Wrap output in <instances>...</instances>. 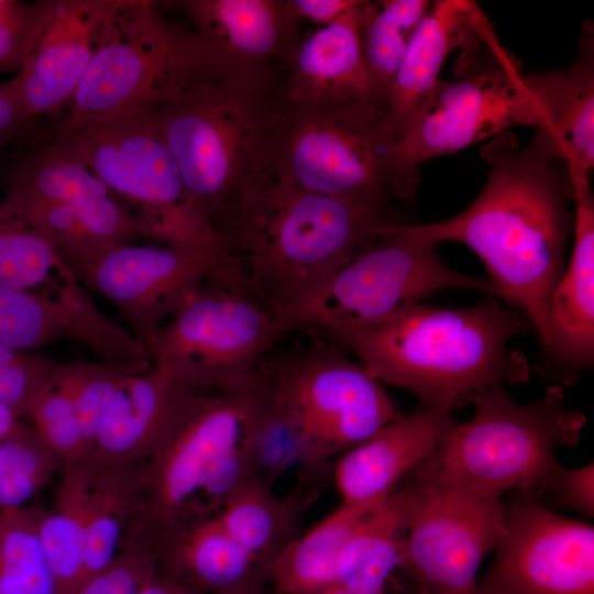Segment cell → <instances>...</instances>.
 Returning a JSON list of instances; mask_svg holds the SVG:
<instances>
[{"label":"cell","instance_id":"cell-19","mask_svg":"<svg viewBox=\"0 0 594 594\" xmlns=\"http://www.w3.org/2000/svg\"><path fill=\"white\" fill-rule=\"evenodd\" d=\"M194 31L229 72L276 76L300 40L288 0H183Z\"/></svg>","mask_w":594,"mask_h":594},{"label":"cell","instance_id":"cell-48","mask_svg":"<svg viewBox=\"0 0 594 594\" xmlns=\"http://www.w3.org/2000/svg\"><path fill=\"white\" fill-rule=\"evenodd\" d=\"M19 418L14 410L0 403V440L15 428Z\"/></svg>","mask_w":594,"mask_h":594},{"label":"cell","instance_id":"cell-32","mask_svg":"<svg viewBox=\"0 0 594 594\" xmlns=\"http://www.w3.org/2000/svg\"><path fill=\"white\" fill-rule=\"evenodd\" d=\"M110 194L89 167L59 139L16 170L2 205L22 208L73 202Z\"/></svg>","mask_w":594,"mask_h":594},{"label":"cell","instance_id":"cell-26","mask_svg":"<svg viewBox=\"0 0 594 594\" xmlns=\"http://www.w3.org/2000/svg\"><path fill=\"white\" fill-rule=\"evenodd\" d=\"M594 37L584 25L575 61L544 73L550 122L531 141L548 158L590 172L594 165Z\"/></svg>","mask_w":594,"mask_h":594},{"label":"cell","instance_id":"cell-21","mask_svg":"<svg viewBox=\"0 0 594 594\" xmlns=\"http://www.w3.org/2000/svg\"><path fill=\"white\" fill-rule=\"evenodd\" d=\"M473 1H435L417 29L391 86L386 112L375 128L385 148L400 135L414 112L439 80L447 56L455 48L476 45L492 30Z\"/></svg>","mask_w":594,"mask_h":594},{"label":"cell","instance_id":"cell-15","mask_svg":"<svg viewBox=\"0 0 594 594\" xmlns=\"http://www.w3.org/2000/svg\"><path fill=\"white\" fill-rule=\"evenodd\" d=\"M473 594H594V528L520 492Z\"/></svg>","mask_w":594,"mask_h":594},{"label":"cell","instance_id":"cell-33","mask_svg":"<svg viewBox=\"0 0 594 594\" xmlns=\"http://www.w3.org/2000/svg\"><path fill=\"white\" fill-rule=\"evenodd\" d=\"M57 278L48 297L64 337L80 341L105 362L151 363L145 346L99 310L72 270H64Z\"/></svg>","mask_w":594,"mask_h":594},{"label":"cell","instance_id":"cell-5","mask_svg":"<svg viewBox=\"0 0 594 594\" xmlns=\"http://www.w3.org/2000/svg\"><path fill=\"white\" fill-rule=\"evenodd\" d=\"M280 111L275 76L223 72L152 112L190 199L212 229L268 173Z\"/></svg>","mask_w":594,"mask_h":594},{"label":"cell","instance_id":"cell-12","mask_svg":"<svg viewBox=\"0 0 594 594\" xmlns=\"http://www.w3.org/2000/svg\"><path fill=\"white\" fill-rule=\"evenodd\" d=\"M439 245L409 231L407 222L389 226L290 318V330L375 320L448 289L495 296L488 280L450 267L439 255Z\"/></svg>","mask_w":594,"mask_h":594},{"label":"cell","instance_id":"cell-2","mask_svg":"<svg viewBox=\"0 0 594 594\" xmlns=\"http://www.w3.org/2000/svg\"><path fill=\"white\" fill-rule=\"evenodd\" d=\"M382 384L411 393L422 407L473 404L486 389L528 381L525 354L510 346L524 318L490 296L462 308L414 304L382 318L314 330Z\"/></svg>","mask_w":594,"mask_h":594},{"label":"cell","instance_id":"cell-9","mask_svg":"<svg viewBox=\"0 0 594 594\" xmlns=\"http://www.w3.org/2000/svg\"><path fill=\"white\" fill-rule=\"evenodd\" d=\"M458 70L462 72L459 79L438 80L398 139L385 147L393 169L414 196L419 163L496 136L510 127H549L543 73L522 74L506 51Z\"/></svg>","mask_w":594,"mask_h":594},{"label":"cell","instance_id":"cell-36","mask_svg":"<svg viewBox=\"0 0 594 594\" xmlns=\"http://www.w3.org/2000/svg\"><path fill=\"white\" fill-rule=\"evenodd\" d=\"M63 466L34 429L19 421L0 440V509L25 507Z\"/></svg>","mask_w":594,"mask_h":594},{"label":"cell","instance_id":"cell-39","mask_svg":"<svg viewBox=\"0 0 594 594\" xmlns=\"http://www.w3.org/2000/svg\"><path fill=\"white\" fill-rule=\"evenodd\" d=\"M25 417L37 436L64 461V465L81 463L91 455L75 407L54 384L53 376L35 397Z\"/></svg>","mask_w":594,"mask_h":594},{"label":"cell","instance_id":"cell-50","mask_svg":"<svg viewBox=\"0 0 594 594\" xmlns=\"http://www.w3.org/2000/svg\"><path fill=\"white\" fill-rule=\"evenodd\" d=\"M244 594H262V591H261V590H256V591L249 592V593H244Z\"/></svg>","mask_w":594,"mask_h":594},{"label":"cell","instance_id":"cell-35","mask_svg":"<svg viewBox=\"0 0 594 594\" xmlns=\"http://www.w3.org/2000/svg\"><path fill=\"white\" fill-rule=\"evenodd\" d=\"M224 530L264 570L282 548L280 535L286 520L279 501L255 477L246 482L215 515Z\"/></svg>","mask_w":594,"mask_h":594},{"label":"cell","instance_id":"cell-7","mask_svg":"<svg viewBox=\"0 0 594 594\" xmlns=\"http://www.w3.org/2000/svg\"><path fill=\"white\" fill-rule=\"evenodd\" d=\"M473 404L474 416L457 422L416 471L498 496L509 490L538 494L553 483L557 448L575 447L586 424L565 405L561 385L527 404L494 386Z\"/></svg>","mask_w":594,"mask_h":594},{"label":"cell","instance_id":"cell-49","mask_svg":"<svg viewBox=\"0 0 594 594\" xmlns=\"http://www.w3.org/2000/svg\"><path fill=\"white\" fill-rule=\"evenodd\" d=\"M316 594H355V593H352L337 584H333Z\"/></svg>","mask_w":594,"mask_h":594},{"label":"cell","instance_id":"cell-47","mask_svg":"<svg viewBox=\"0 0 594 594\" xmlns=\"http://www.w3.org/2000/svg\"><path fill=\"white\" fill-rule=\"evenodd\" d=\"M138 594H205L201 591L165 574L156 573Z\"/></svg>","mask_w":594,"mask_h":594},{"label":"cell","instance_id":"cell-13","mask_svg":"<svg viewBox=\"0 0 594 594\" xmlns=\"http://www.w3.org/2000/svg\"><path fill=\"white\" fill-rule=\"evenodd\" d=\"M261 372L301 447L311 452L343 453L404 416L382 383L338 344L276 364L264 361Z\"/></svg>","mask_w":594,"mask_h":594},{"label":"cell","instance_id":"cell-3","mask_svg":"<svg viewBox=\"0 0 594 594\" xmlns=\"http://www.w3.org/2000/svg\"><path fill=\"white\" fill-rule=\"evenodd\" d=\"M403 221L389 207L305 191L270 172L215 226L253 292L289 328L290 318L360 250Z\"/></svg>","mask_w":594,"mask_h":594},{"label":"cell","instance_id":"cell-41","mask_svg":"<svg viewBox=\"0 0 594 594\" xmlns=\"http://www.w3.org/2000/svg\"><path fill=\"white\" fill-rule=\"evenodd\" d=\"M56 0H6L0 8V72L16 75L44 30Z\"/></svg>","mask_w":594,"mask_h":594},{"label":"cell","instance_id":"cell-34","mask_svg":"<svg viewBox=\"0 0 594 594\" xmlns=\"http://www.w3.org/2000/svg\"><path fill=\"white\" fill-rule=\"evenodd\" d=\"M0 594H58L30 507L0 509Z\"/></svg>","mask_w":594,"mask_h":594},{"label":"cell","instance_id":"cell-30","mask_svg":"<svg viewBox=\"0 0 594 594\" xmlns=\"http://www.w3.org/2000/svg\"><path fill=\"white\" fill-rule=\"evenodd\" d=\"M431 4L426 0H383L361 1L358 8L363 62L383 117L393 80Z\"/></svg>","mask_w":594,"mask_h":594},{"label":"cell","instance_id":"cell-44","mask_svg":"<svg viewBox=\"0 0 594 594\" xmlns=\"http://www.w3.org/2000/svg\"><path fill=\"white\" fill-rule=\"evenodd\" d=\"M550 491L559 506L586 517L594 515V465L564 468L560 464Z\"/></svg>","mask_w":594,"mask_h":594},{"label":"cell","instance_id":"cell-4","mask_svg":"<svg viewBox=\"0 0 594 594\" xmlns=\"http://www.w3.org/2000/svg\"><path fill=\"white\" fill-rule=\"evenodd\" d=\"M260 408L255 374L235 389L195 394L166 438L141 461L136 510L120 550L154 549L161 539L222 509L253 477Z\"/></svg>","mask_w":594,"mask_h":594},{"label":"cell","instance_id":"cell-10","mask_svg":"<svg viewBox=\"0 0 594 594\" xmlns=\"http://www.w3.org/2000/svg\"><path fill=\"white\" fill-rule=\"evenodd\" d=\"M57 139L116 199L136 210L143 239L163 245L220 240L190 199L154 113L63 127Z\"/></svg>","mask_w":594,"mask_h":594},{"label":"cell","instance_id":"cell-1","mask_svg":"<svg viewBox=\"0 0 594 594\" xmlns=\"http://www.w3.org/2000/svg\"><path fill=\"white\" fill-rule=\"evenodd\" d=\"M481 155L490 166L488 179L468 208L407 228L439 244L453 241L470 248L486 267L495 296L524 315L542 350L548 305L565 267L573 226L568 173L510 132L494 136Z\"/></svg>","mask_w":594,"mask_h":594},{"label":"cell","instance_id":"cell-42","mask_svg":"<svg viewBox=\"0 0 594 594\" xmlns=\"http://www.w3.org/2000/svg\"><path fill=\"white\" fill-rule=\"evenodd\" d=\"M156 573L157 560L152 549L125 548L106 570L84 582L75 594H138Z\"/></svg>","mask_w":594,"mask_h":594},{"label":"cell","instance_id":"cell-18","mask_svg":"<svg viewBox=\"0 0 594 594\" xmlns=\"http://www.w3.org/2000/svg\"><path fill=\"white\" fill-rule=\"evenodd\" d=\"M565 169L575 204L573 250L549 300L543 373L572 384L594 362V199L590 172L573 164Z\"/></svg>","mask_w":594,"mask_h":594},{"label":"cell","instance_id":"cell-17","mask_svg":"<svg viewBox=\"0 0 594 594\" xmlns=\"http://www.w3.org/2000/svg\"><path fill=\"white\" fill-rule=\"evenodd\" d=\"M297 42L276 76L282 108L297 111L342 110L383 119L363 62L358 8Z\"/></svg>","mask_w":594,"mask_h":594},{"label":"cell","instance_id":"cell-16","mask_svg":"<svg viewBox=\"0 0 594 594\" xmlns=\"http://www.w3.org/2000/svg\"><path fill=\"white\" fill-rule=\"evenodd\" d=\"M229 256L220 240L127 243L103 254L81 284L108 299L147 349L158 329Z\"/></svg>","mask_w":594,"mask_h":594},{"label":"cell","instance_id":"cell-28","mask_svg":"<svg viewBox=\"0 0 594 594\" xmlns=\"http://www.w3.org/2000/svg\"><path fill=\"white\" fill-rule=\"evenodd\" d=\"M411 505L406 485L382 499L354 528L338 562L336 584L355 594H384L400 566Z\"/></svg>","mask_w":594,"mask_h":594},{"label":"cell","instance_id":"cell-14","mask_svg":"<svg viewBox=\"0 0 594 594\" xmlns=\"http://www.w3.org/2000/svg\"><path fill=\"white\" fill-rule=\"evenodd\" d=\"M400 566L428 594H473L503 530L501 496L414 471Z\"/></svg>","mask_w":594,"mask_h":594},{"label":"cell","instance_id":"cell-45","mask_svg":"<svg viewBox=\"0 0 594 594\" xmlns=\"http://www.w3.org/2000/svg\"><path fill=\"white\" fill-rule=\"evenodd\" d=\"M33 120L15 77L0 82V141L21 135Z\"/></svg>","mask_w":594,"mask_h":594},{"label":"cell","instance_id":"cell-27","mask_svg":"<svg viewBox=\"0 0 594 594\" xmlns=\"http://www.w3.org/2000/svg\"><path fill=\"white\" fill-rule=\"evenodd\" d=\"M48 508L30 507L58 594H75L85 582L90 501V461L63 466Z\"/></svg>","mask_w":594,"mask_h":594},{"label":"cell","instance_id":"cell-25","mask_svg":"<svg viewBox=\"0 0 594 594\" xmlns=\"http://www.w3.org/2000/svg\"><path fill=\"white\" fill-rule=\"evenodd\" d=\"M30 221L79 282L108 251L143 239L136 218L111 194L41 205Z\"/></svg>","mask_w":594,"mask_h":594},{"label":"cell","instance_id":"cell-24","mask_svg":"<svg viewBox=\"0 0 594 594\" xmlns=\"http://www.w3.org/2000/svg\"><path fill=\"white\" fill-rule=\"evenodd\" d=\"M157 572L205 594H243L261 588L256 561L216 516L169 535L155 547Z\"/></svg>","mask_w":594,"mask_h":594},{"label":"cell","instance_id":"cell-37","mask_svg":"<svg viewBox=\"0 0 594 594\" xmlns=\"http://www.w3.org/2000/svg\"><path fill=\"white\" fill-rule=\"evenodd\" d=\"M151 363L56 362L53 382L72 400L87 442L92 448L103 418L123 382Z\"/></svg>","mask_w":594,"mask_h":594},{"label":"cell","instance_id":"cell-40","mask_svg":"<svg viewBox=\"0 0 594 594\" xmlns=\"http://www.w3.org/2000/svg\"><path fill=\"white\" fill-rule=\"evenodd\" d=\"M62 337L48 296L0 287V343L22 352Z\"/></svg>","mask_w":594,"mask_h":594},{"label":"cell","instance_id":"cell-29","mask_svg":"<svg viewBox=\"0 0 594 594\" xmlns=\"http://www.w3.org/2000/svg\"><path fill=\"white\" fill-rule=\"evenodd\" d=\"M381 501L341 503L305 535L284 544L265 571L275 591L278 594H316L336 584L338 562L350 535Z\"/></svg>","mask_w":594,"mask_h":594},{"label":"cell","instance_id":"cell-23","mask_svg":"<svg viewBox=\"0 0 594 594\" xmlns=\"http://www.w3.org/2000/svg\"><path fill=\"white\" fill-rule=\"evenodd\" d=\"M195 394L152 364L130 375L103 418L89 459L109 464L145 460Z\"/></svg>","mask_w":594,"mask_h":594},{"label":"cell","instance_id":"cell-38","mask_svg":"<svg viewBox=\"0 0 594 594\" xmlns=\"http://www.w3.org/2000/svg\"><path fill=\"white\" fill-rule=\"evenodd\" d=\"M66 268L44 237L0 205V287L29 290Z\"/></svg>","mask_w":594,"mask_h":594},{"label":"cell","instance_id":"cell-8","mask_svg":"<svg viewBox=\"0 0 594 594\" xmlns=\"http://www.w3.org/2000/svg\"><path fill=\"white\" fill-rule=\"evenodd\" d=\"M288 331L230 256L158 329L146 351L152 365L184 387L223 392L250 382Z\"/></svg>","mask_w":594,"mask_h":594},{"label":"cell","instance_id":"cell-20","mask_svg":"<svg viewBox=\"0 0 594 594\" xmlns=\"http://www.w3.org/2000/svg\"><path fill=\"white\" fill-rule=\"evenodd\" d=\"M114 0H56L51 16L15 75L35 119L68 108L97 48Z\"/></svg>","mask_w":594,"mask_h":594},{"label":"cell","instance_id":"cell-46","mask_svg":"<svg viewBox=\"0 0 594 594\" xmlns=\"http://www.w3.org/2000/svg\"><path fill=\"white\" fill-rule=\"evenodd\" d=\"M358 0H288L293 16L327 26L358 4Z\"/></svg>","mask_w":594,"mask_h":594},{"label":"cell","instance_id":"cell-11","mask_svg":"<svg viewBox=\"0 0 594 594\" xmlns=\"http://www.w3.org/2000/svg\"><path fill=\"white\" fill-rule=\"evenodd\" d=\"M378 122L366 112L282 108L268 172L301 190L358 204L411 200L376 138Z\"/></svg>","mask_w":594,"mask_h":594},{"label":"cell","instance_id":"cell-22","mask_svg":"<svg viewBox=\"0 0 594 594\" xmlns=\"http://www.w3.org/2000/svg\"><path fill=\"white\" fill-rule=\"evenodd\" d=\"M457 421L451 411L419 406L344 451L333 476L342 504L378 502L438 448Z\"/></svg>","mask_w":594,"mask_h":594},{"label":"cell","instance_id":"cell-31","mask_svg":"<svg viewBox=\"0 0 594 594\" xmlns=\"http://www.w3.org/2000/svg\"><path fill=\"white\" fill-rule=\"evenodd\" d=\"M92 465L85 548V582L102 572L120 551L138 504L141 462Z\"/></svg>","mask_w":594,"mask_h":594},{"label":"cell","instance_id":"cell-6","mask_svg":"<svg viewBox=\"0 0 594 594\" xmlns=\"http://www.w3.org/2000/svg\"><path fill=\"white\" fill-rule=\"evenodd\" d=\"M227 70L194 30L161 4L114 0L64 127L151 113Z\"/></svg>","mask_w":594,"mask_h":594},{"label":"cell","instance_id":"cell-43","mask_svg":"<svg viewBox=\"0 0 594 594\" xmlns=\"http://www.w3.org/2000/svg\"><path fill=\"white\" fill-rule=\"evenodd\" d=\"M56 362L22 352L0 370V403L25 416L53 376Z\"/></svg>","mask_w":594,"mask_h":594}]
</instances>
